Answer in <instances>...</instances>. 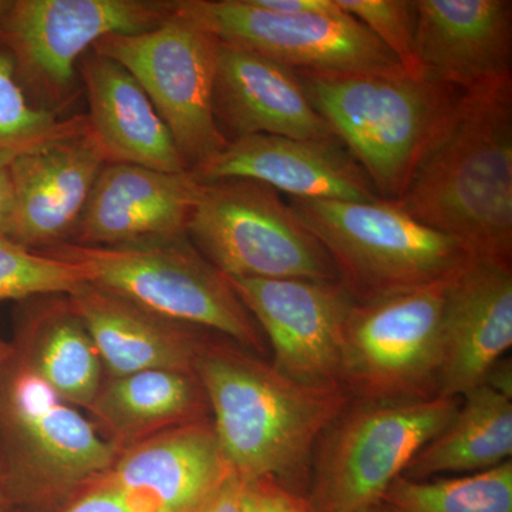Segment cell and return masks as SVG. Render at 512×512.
<instances>
[{"mask_svg": "<svg viewBox=\"0 0 512 512\" xmlns=\"http://www.w3.org/2000/svg\"><path fill=\"white\" fill-rule=\"evenodd\" d=\"M229 466L242 483L272 477L306 494L318 441L348 406L339 386H311L217 333L194 362Z\"/></svg>", "mask_w": 512, "mask_h": 512, "instance_id": "cell-1", "label": "cell"}, {"mask_svg": "<svg viewBox=\"0 0 512 512\" xmlns=\"http://www.w3.org/2000/svg\"><path fill=\"white\" fill-rule=\"evenodd\" d=\"M393 202L471 256L512 262V79L464 93Z\"/></svg>", "mask_w": 512, "mask_h": 512, "instance_id": "cell-2", "label": "cell"}, {"mask_svg": "<svg viewBox=\"0 0 512 512\" xmlns=\"http://www.w3.org/2000/svg\"><path fill=\"white\" fill-rule=\"evenodd\" d=\"M295 72L313 109L366 171L382 201L402 197L464 96L403 69Z\"/></svg>", "mask_w": 512, "mask_h": 512, "instance_id": "cell-3", "label": "cell"}, {"mask_svg": "<svg viewBox=\"0 0 512 512\" xmlns=\"http://www.w3.org/2000/svg\"><path fill=\"white\" fill-rule=\"evenodd\" d=\"M116 448L10 342L0 370V468L16 512H59L110 470Z\"/></svg>", "mask_w": 512, "mask_h": 512, "instance_id": "cell-4", "label": "cell"}, {"mask_svg": "<svg viewBox=\"0 0 512 512\" xmlns=\"http://www.w3.org/2000/svg\"><path fill=\"white\" fill-rule=\"evenodd\" d=\"M43 254L82 266L89 284L163 318L211 330L265 357L268 343L227 276L188 235L111 247L62 242Z\"/></svg>", "mask_w": 512, "mask_h": 512, "instance_id": "cell-5", "label": "cell"}, {"mask_svg": "<svg viewBox=\"0 0 512 512\" xmlns=\"http://www.w3.org/2000/svg\"><path fill=\"white\" fill-rule=\"evenodd\" d=\"M288 200L355 301L444 281L471 256L457 239L420 224L393 202Z\"/></svg>", "mask_w": 512, "mask_h": 512, "instance_id": "cell-6", "label": "cell"}, {"mask_svg": "<svg viewBox=\"0 0 512 512\" xmlns=\"http://www.w3.org/2000/svg\"><path fill=\"white\" fill-rule=\"evenodd\" d=\"M457 397L416 402L350 400L313 453L308 497L313 512H360L382 503L414 456L450 423Z\"/></svg>", "mask_w": 512, "mask_h": 512, "instance_id": "cell-7", "label": "cell"}, {"mask_svg": "<svg viewBox=\"0 0 512 512\" xmlns=\"http://www.w3.org/2000/svg\"><path fill=\"white\" fill-rule=\"evenodd\" d=\"M448 279L353 303L339 373V386L350 400L394 403L439 396Z\"/></svg>", "mask_w": 512, "mask_h": 512, "instance_id": "cell-8", "label": "cell"}, {"mask_svg": "<svg viewBox=\"0 0 512 512\" xmlns=\"http://www.w3.org/2000/svg\"><path fill=\"white\" fill-rule=\"evenodd\" d=\"M187 235L227 278L339 281L322 242L278 191L258 181L202 183Z\"/></svg>", "mask_w": 512, "mask_h": 512, "instance_id": "cell-9", "label": "cell"}, {"mask_svg": "<svg viewBox=\"0 0 512 512\" xmlns=\"http://www.w3.org/2000/svg\"><path fill=\"white\" fill-rule=\"evenodd\" d=\"M218 45L217 37L174 9L156 29L103 37L93 46L94 52L123 64L136 77L191 173L228 144L212 101Z\"/></svg>", "mask_w": 512, "mask_h": 512, "instance_id": "cell-10", "label": "cell"}, {"mask_svg": "<svg viewBox=\"0 0 512 512\" xmlns=\"http://www.w3.org/2000/svg\"><path fill=\"white\" fill-rule=\"evenodd\" d=\"M174 9V0H13L0 42L25 90L60 113L76 96L77 64L99 40L156 29Z\"/></svg>", "mask_w": 512, "mask_h": 512, "instance_id": "cell-11", "label": "cell"}, {"mask_svg": "<svg viewBox=\"0 0 512 512\" xmlns=\"http://www.w3.org/2000/svg\"><path fill=\"white\" fill-rule=\"evenodd\" d=\"M175 10L220 42L298 72L356 73L403 69L380 40L348 13L291 15L254 0H175Z\"/></svg>", "mask_w": 512, "mask_h": 512, "instance_id": "cell-12", "label": "cell"}, {"mask_svg": "<svg viewBox=\"0 0 512 512\" xmlns=\"http://www.w3.org/2000/svg\"><path fill=\"white\" fill-rule=\"evenodd\" d=\"M228 281L264 333L276 370L311 386H339L343 332L355 303L342 282L306 278Z\"/></svg>", "mask_w": 512, "mask_h": 512, "instance_id": "cell-13", "label": "cell"}, {"mask_svg": "<svg viewBox=\"0 0 512 512\" xmlns=\"http://www.w3.org/2000/svg\"><path fill=\"white\" fill-rule=\"evenodd\" d=\"M231 474L208 417L121 451L106 476L130 512H198Z\"/></svg>", "mask_w": 512, "mask_h": 512, "instance_id": "cell-14", "label": "cell"}, {"mask_svg": "<svg viewBox=\"0 0 512 512\" xmlns=\"http://www.w3.org/2000/svg\"><path fill=\"white\" fill-rule=\"evenodd\" d=\"M511 346L512 262L470 256L447 282L439 396L481 386Z\"/></svg>", "mask_w": 512, "mask_h": 512, "instance_id": "cell-15", "label": "cell"}, {"mask_svg": "<svg viewBox=\"0 0 512 512\" xmlns=\"http://www.w3.org/2000/svg\"><path fill=\"white\" fill-rule=\"evenodd\" d=\"M414 55L426 76L463 93L512 79L510 0H416Z\"/></svg>", "mask_w": 512, "mask_h": 512, "instance_id": "cell-16", "label": "cell"}, {"mask_svg": "<svg viewBox=\"0 0 512 512\" xmlns=\"http://www.w3.org/2000/svg\"><path fill=\"white\" fill-rule=\"evenodd\" d=\"M202 183L191 171L165 173L141 165L107 163L67 242L111 247L187 235Z\"/></svg>", "mask_w": 512, "mask_h": 512, "instance_id": "cell-17", "label": "cell"}, {"mask_svg": "<svg viewBox=\"0 0 512 512\" xmlns=\"http://www.w3.org/2000/svg\"><path fill=\"white\" fill-rule=\"evenodd\" d=\"M192 174L201 183L248 178L291 198L382 201L369 175L339 141L268 134L238 138Z\"/></svg>", "mask_w": 512, "mask_h": 512, "instance_id": "cell-18", "label": "cell"}, {"mask_svg": "<svg viewBox=\"0 0 512 512\" xmlns=\"http://www.w3.org/2000/svg\"><path fill=\"white\" fill-rule=\"evenodd\" d=\"M212 101L228 143L256 134L339 141L313 109L295 70L242 47L218 45Z\"/></svg>", "mask_w": 512, "mask_h": 512, "instance_id": "cell-19", "label": "cell"}, {"mask_svg": "<svg viewBox=\"0 0 512 512\" xmlns=\"http://www.w3.org/2000/svg\"><path fill=\"white\" fill-rule=\"evenodd\" d=\"M106 164L90 128L12 161L9 238L33 251L69 241Z\"/></svg>", "mask_w": 512, "mask_h": 512, "instance_id": "cell-20", "label": "cell"}, {"mask_svg": "<svg viewBox=\"0 0 512 512\" xmlns=\"http://www.w3.org/2000/svg\"><path fill=\"white\" fill-rule=\"evenodd\" d=\"M89 128L107 163L185 173L180 151L153 101L123 64L90 50L77 64Z\"/></svg>", "mask_w": 512, "mask_h": 512, "instance_id": "cell-21", "label": "cell"}, {"mask_svg": "<svg viewBox=\"0 0 512 512\" xmlns=\"http://www.w3.org/2000/svg\"><path fill=\"white\" fill-rule=\"evenodd\" d=\"M99 350L106 377L151 369L194 370L211 330L163 318L141 306L84 284L69 295Z\"/></svg>", "mask_w": 512, "mask_h": 512, "instance_id": "cell-22", "label": "cell"}, {"mask_svg": "<svg viewBox=\"0 0 512 512\" xmlns=\"http://www.w3.org/2000/svg\"><path fill=\"white\" fill-rule=\"evenodd\" d=\"M19 303L12 345L64 402L89 410L106 373L72 299L50 295Z\"/></svg>", "mask_w": 512, "mask_h": 512, "instance_id": "cell-23", "label": "cell"}, {"mask_svg": "<svg viewBox=\"0 0 512 512\" xmlns=\"http://www.w3.org/2000/svg\"><path fill=\"white\" fill-rule=\"evenodd\" d=\"M87 412L117 454L165 430L211 417L194 370L178 369L106 377Z\"/></svg>", "mask_w": 512, "mask_h": 512, "instance_id": "cell-24", "label": "cell"}, {"mask_svg": "<svg viewBox=\"0 0 512 512\" xmlns=\"http://www.w3.org/2000/svg\"><path fill=\"white\" fill-rule=\"evenodd\" d=\"M511 456L512 397L481 384L460 397L453 419L414 456L403 477L421 481L478 473Z\"/></svg>", "mask_w": 512, "mask_h": 512, "instance_id": "cell-25", "label": "cell"}, {"mask_svg": "<svg viewBox=\"0 0 512 512\" xmlns=\"http://www.w3.org/2000/svg\"><path fill=\"white\" fill-rule=\"evenodd\" d=\"M380 504L390 512H512V461L454 477L400 476Z\"/></svg>", "mask_w": 512, "mask_h": 512, "instance_id": "cell-26", "label": "cell"}, {"mask_svg": "<svg viewBox=\"0 0 512 512\" xmlns=\"http://www.w3.org/2000/svg\"><path fill=\"white\" fill-rule=\"evenodd\" d=\"M89 130L86 114L62 117L30 100L8 47L0 42V164Z\"/></svg>", "mask_w": 512, "mask_h": 512, "instance_id": "cell-27", "label": "cell"}, {"mask_svg": "<svg viewBox=\"0 0 512 512\" xmlns=\"http://www.w3.org/2000/svg\"><path fill=\"white\" fill-rule=\"evenodd\" d=\"M84 284L89 274L82 266L0 237V303L72 295Z\"/></svg>", "mask_w": 512, "mask_h": 512, "instance_id": "cell-28", "label": "cell"}, {"mask_svg": "<svg viewBox=\"0 0 512 512\" xmlns=\"http://www.w3.org/2000/svg\"><path fill=\"white\" fill-rule=\"evenodd\" d=\"M348 13L383 43L404 72L426 76L414 55L416 35V2L410 0H336Z\"/></svg>", "mask_w": 512, "mask_h": 512, "instance_id": "cell-29", "label": "cell"}, {"mask_svg": "<svg viewBox=\"0 0 512 512\" xmlns=\"http://www.w3.org/2000/svg\"><path fill=\"white\" fill-rule=\"evenodd\" d=\"M242 512H313L306 494L298 493L272 477L242 483Z\"/></svg>", "mask_w": 512, "mask_h": 512, "instance_id": "cell-30", "label": "cell"}, {"mask_svg": "<svg viewBox=\"0 0 512 512\" xmlns=\"http://www.w3.org/2000/svg\"><path fill=\"white\" fill-rule=\"evenodd\" d=\"M59 512H130L106 473L74 495Z\"/></svg>", "mask_w": 512, "mask_h": 512, "instance_id": "cell-31", "label": "cell"}, {"mask_svg": "<svg viewBox=\"0 0 512 512\" xmlns=\"http://www.w3.org/2000/svg\"><path fill=\"white\" fill-rule=\"evenodd\" d=\"M261 8L291 15H329L340 12L336 0H254Z\"/></svg>", "mask_w": 512, "mask_h": 512, "instance_id": "cell-32", "label": "cell"}, {"mask_svg": "<svg viewBox=\"0 0 512 512\" xmlns=\"http://www.w3.org/2000/svg\"><path fill=\"white\" fill-rule=\"evenodd\" d=\"M242 481L231 474L198 512H242Z\"/></svg>", "mask_w": 512, "mask_h": 512, "instance_id": "cell-33", "label": "cell"}, {"mask_svg": "<svg viewBox=\"0 0 512 512\" xmlns=\"http://www.w3.org/2000/svg\"><path fill=\"white\" fill-rule=\"evenodd\" d=\"M12 183L9 164H0V237H8L12 227Z\"/></svg>", "mask_w": 512, "mask_h": 512, "instance_id": "cell-34", "label": "cell"}, {"mask_svg": "<svg viewBox=\"0 0 512 512\" xmlns=\"http://www.w3.org/2000/svg\"><path fill=\"white\" fill-rule=\"evenodd\" d=\"M485 386L491 387L495 392L512 397V362L510 357H503L493 366L485 377Z\"/></svg>", "mask_w": 512, "mask_h": 512, "instance_id": "cell-35", "label": "cell"}, {"mask_svg": "<svg viewBox=\"0 0 512 512\" xmlns=\"http://www.w3.org/2000/svg\"><path fill=\"white\" fill-rule=\"evenodd\" d=\"M0 512H16L12 500H10L8 485H6L2 468H0Z\"/></svg>", "mask_w": 512, "mask_h": 512, "instance_id": "cell-36", "label": "cell"}, {"mask_svg": "<svg viewBox=\"0 0 512 512\" xmlns=\"http://www.w3.org/2000/svg\"><path fill=\"white\" fill-rule=\"evenodd\" d=\"M10 353V342L2 338L0 335V370L5 365L6 359H8Z\"/></svg>", "mask_w": 512, "mask_h": 512, "instance_id": "cell-37", "label": "cell"}, {"mask_svg": "<svg viewBox=\"0 0 512 512\" xmlns=\"http://www.w3.org/2000/svg\"><path fill=\"white\" fill-rule=\"evenodd\" d=\"M13 0H0V23L8 15L10 8H12Z\"/></svg>", "mask_w": 512, "mask_h": 512, "instance_id": "cell-38", "label": "cell"}, {"mask_svg": "<svg viewBox=\"0 0 512 512\" xmlns=\"http://www.w3.org/2000/svg\"><path fill=\"white\" fill-rule=\"evenodd\" d=\"M360 512H390V511L387 510V508L384 507L383 504H377V505H373V507L366 508V510H363Z\"/></svg>", "mask_w": 512, "mask_h": 512, "instance_id": "cell-39", "label": "cell"}]
</instances>
